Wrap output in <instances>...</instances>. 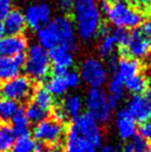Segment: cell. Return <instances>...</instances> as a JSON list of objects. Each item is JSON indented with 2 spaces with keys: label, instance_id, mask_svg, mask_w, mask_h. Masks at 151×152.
<instances>
[{
  "label": "cell",
  "instance_id": "6da1fadb",
  "mask_svg": "<svg viewBox=\"0 0 151 152\" xmlns=\"http://www.w3.org/2000/svg\"><path fill=\"white\" fill-rule=\"evenodd\" d=\"M74 24L83 40H91L97 35L101 25V12L96 0H75Z\"/></svg>",
  "mask_w": 151,
  "mask_h": 152
},
{
  "label": "cell",
  "instance_id": "7a4b0ae2",
  "mask_svg": "<svg viewBox=\"0 0 151 152\" xmlns=\"http://www.w3.org/2000/svg\"><path fill=\"white\" fill-rule=\"evenodd\" d=\"M24 69L30 80L44 81L49 76L51 70V59L49 51L33 44L28 48L26 55V63Z\"/></svg>",
  "mask_w": 151,
  "mask_h": 152
},
{
  "label": "cell",
  "instance_id": "3957f363",
  "mask_svg": "<svg viewBox=\"0 0 151 152\" xmlns=\"http://www.w3.org/2000/svg\"><path fill=\"white\" fill-rule=\"evenodd\" d=\"M108 20L116 28L136 29L143 23L144 17L125 0H117L112 3L107 14Z\"/></svg>",
  "mask_w": 151,
  "mask_h": 152
},
{
  "label": "cell",
  "instance_id": "277c9868",
  "mask_svg": "<svg viewBox=\"0 0 151 152\" xmlns=\"http://www.w3.org/2000/svg\"><path fill=\"white\" fill-rule=\"evenodd\" d=\"M86 104L89 114L99 123H108L112 111L108 104V95L101 88H91L87 93Z\"/></svg>",
  "mask_w": 151,
  "mask_h": 152
},
{
  "label": "cell",
  "instance_id": "5b68a950",
  "mask_svg": "<svg viewBox=\"0 0 151 152\" xmlns=\"http://www.w3.org/2000/svg\"><path fill=\"white\" fill-rule=\"evenodd\" d=\"M80 77L91 88H101L108 81V70L99 59L88 57L81 65Z\"/></svg>",
  "mask_w": 151,
  "mask_h": 152
},
{
  "label": "cell",
  "instance_id": "8992f818",
  "mask_svg": "<svg viewBox=\"0 0 151 152\" xmlns=\"http://www.w3.org/2000/svg\"><path fill=\"white\" fill-rule=\"evenodd\" d=\"M71 126L75 128L81 137L92 144L95 148H101L103 134L98 123L89 113H85L74 119Z\"/></svg>",
  "mask_w": 151,
  "mask_h": 152
},
{
  "label": "cell",
  "instance_id": "52a82bcc",
  "mask_svg": "<svg viewBox=\"0 0 151 152\" xmlns=\"http://www.w3.org/2000/svg\"><path fill=\"white\" fill-rule=\"evenodd\" d=\"M49 28L56 35L59 45L69 47L75 52L76 44V28L74 21L65 15L56 16L49 24Z\"/></svg>",
  "mask_w": 151,
  "mask_h": 152
},
{
  "label": "cell",
  "instance_id": "ba28073f",
  "mask_svg": "<svg viewBox=\"0 0 151 152\" xmlns=\"http://www.w3.org/2000/svg\"><path fill=\"white\" fill-rule=\"evenodd\" d=\"M32 82L27 76H18L2 84L0 93L16 102H25L32 93Z\"/></svg>",
  "mask_w": 151,
  "mask_h": 152
},
{
  "label": "cell",
  "instance_id": "9c48e42d",
  "mask_svg": "<svg viewBox=\"0 0 151 152\" xmlns=\"http://www.w3.org/2000/svg\"><path fill=\"white\" fill-rule=\"evenodd\" d=\"M32 134L38 142L56 145L64 137L65 128L63 124L53 119H46L34 126Z\"/></svg>",
  "mask_w": 151,
  "mask_h": 152
},
{
  "label": "cell",
  "instance_id": "30bf717a",
  "mask_svg": "<svg viewBox=\"0 0 151 152\" xmlns=\"http://www.w3.org/2000/svg\"><path fill=\"white\" fill-rule=\"evenodd\" d=\"M127 57L136 60L147 57L151 52V37L146 35L142 29L136 28L129 32V37L125 47Z\"/></svg>",
  "mask_w": 151,
  "mask_h": 152
},
{
  "label": "cell",
  "instance_id": "8fae6325",
  "mask_svg": "<svg viewBox=\"0 0 151 152\" xmlns=\"http://www.w3.org/2000/svg\"><path fill=\"white\" fill-rule=\"evenodd\" d=\"M26 24L34 30L46 27L52 21V10L46 2H38L29 5L24 12Z\"/></svg>",
  "mask_w": 151,
  "mask_h": 152
},
{
  "label": "cell",
  "instance_id": "7c38bea8",
  "mask_svg": "<svg viewBox=\"0 0 151 152\" xmlns=\"http://www.w3.org/2000/svg\"><path fill=\"white\" fill-rule=\"evenodd\" d=\"M136 123H145L151 119V107L145 96L133 95L127 102L126 109Z\"/></svg>",
  "mask_w": 151,
  "mask_h": 152
},
{
  "label": "cell",
  "instance_id": "4fadbf2b",
  "mask_svg": "<svg viewBox=\"0 0 151 152\" xmlns=\"http://www.w3.org/2000/svg\"><path fill=\"white\" fill-rule=\"evenodd\" d=\"M27 49L28 42L22 35H5L0 40V57H14Z\"/></svg>",
  "mask_w": 151,
  "mask_h": 152
},
{
  "label": "cell",
  "instance_id": "5bb4252c",
  "mask_svg": "<svg viewBox=\"0 0 151 152\" xmlns=\"http://www.w3.org/2000/svg\"><path fill=\"white\" fill-rule=\"evenodd\" d=\"M2 23L7 35H21L27 26L24 12L20 10H12Z\"/></svg>",
  "mask_w": 151,
  "mask_h": 152
},
{
  "label": "cell",
  "instance_id": "9a60e30c",
  "mask_svg": "<svg viewBox=\"0 0 151 152\" xmlns=\"http://www.w3.org/2000/svg\"><path fill=\"white\" fill-rule=\"evenodd\" d=\"M116 126L119 137L122 140H128L133 138L137 132V123L125 109L119 110L117 113Z\"/></svg>",
  "mask_w": 151,
  "mask_h": 152
},
{
  "label": "cell",
  "instance_id": "2e32d148",
  "mask_svg": "<svg viewBox=\"0 0 151 152\" xmlns=\"http://www.w3.org/2000/svg\"><path fill=\"white\" fill-rule=\"evenodd\" d=\"M49 55H50L51 62L54 64V66L64 68L67 70L73 66L74 61H75L74 51L69 47L62 46V45H59L56 48L49 51Z\"/></svg>",
  "mask_w": 151,
  "mask_h": 152
},
{
  "label": "cell",
  "instance_id": "e0dca14e",
  "mask_svg": "<svg viewBox=\"0 0 151 152\" xmlns=\"http://www.w3.org/2000/svg\"><path fill=\"white\" fill-rule=\"evenodd\" d=\"M64 152H96V148L81 137L75 128L69 126Z\"/></svg>",
  "mask_w": 151,
  "mask_h": 152
},
{
  "label": "cell",
  "instance_id": "ac0fdd59",
  "mask_svg": "<svg viewBox=\"0 0 151 152\" xmlns=\"http://www.w3.org/2000/svg\"><path fill=\"white\" fill-rule=\"evenodd\" d=\"M140 69H141V64L139 60H136L131 57H122L121 59H119L118 66H117V70L115 74L125 80L129 77L138 75Z\"/></svg>",
  "mask_w": 151,
  "mask_h": 152
},
{
  "label": "cell",
  "instance_id": "d6986e66",
  "mask_svg": "<svg viewBox=\"0 0 151 152\" xmlns=\"http://www.w3.org/2000/svg\"><path fill=\"white\" fill-rule=\"evenodd\" d=\"M21 67L12 57H0V82L4 83L16 78L20 74Z\"/></svg>",
  "mask_w": 151,
  "mask_h": 152
},
{
  "label": "cell",
  "instance_id": "ffe728a7",
  "mask_svg": "<svg viewBox=\"0 0 151 152\" xmlns=\"http://www.w3.org/2000/svg\"><path fill=\"white\" fill-rule=\"evenodd\" d=\"M10 121L12 123V127L17 137L29 136L30 134V122L27 119L23 108L18 109L17 113Z\"/></svg>",
  "mask_w": 151,
  "mask_h": 152
},
{
  "label": "cell",
  "instance_id": "44dd1931",
  "mask_svg": "<svg viewBox=\"0 0 151 152\" xmlns=\"http://www.w3.org/2000/svg\"><path fill=\"white\" fill-rule=\"evenodd\" d=\"M148 82L143 75H135L124 80V89L133 95H141L147 90Z\"/></svg>",
  "mask_w": 151,
  "mask_h": 152
},
{
  "label": "cell",
  "instance_id": "7402d4cb",
  "mask_svg": "<svg viewBox=\"0 0 151 152\" xmlns=\"http://www.w3.org/2000/svg\"><path fill=\"white\" fill-rule=\"evenodd\" d=\"M17 136L14 129L7 123L0 125V152H10L12 149Z\"/></svg>",
  "mask_w": 151,
  "mask_h": 152
},
{
  "label": "cell",
  "instance_id": "603a6c76",
  "mask_svg": "<svg viewBox=\"0 0 151 152\" xmlns=\"http://www.w3.org/2000/svg\"><path fill=\"white\" fill-rule=\"evenodd\" d=\"M37 44L47 51H51L52 49L59 46V42L57 39L54 32L49 28V26L42 27L36 32Z\"/></svg>",
  "mask_w": 151,
  "mask_h": 152
},
{
  "label": "cell",
  "instance_id": "cb8c5ba5",
  "mask_svg": "<svg viewBox=\"0 0 151 152\" xmlns=\"http://www.w3.org/2000/svg\"><path fill=\"white\" fill-rule=\"evenodd\" d=\"M33 102L42 110L49 112L53 108L54 98L44 87H38L33 92Z\"/></svg>",
  "mask_w": 151,
  "mask_h": 152
},
{
  "label": "cell",
  "instance_id": "d4e9b609",
  "mask_svg": "<svg viewBox=\"0 0 151 152\" xmlns=\"http://www.w3.org/2000/svg\"><path fill=\"white\" fill-rule=\"evenodd\" d=\"M63 109H64L65 113L67 114V116L71 117V118H77V117L80 116V113L82 111L83 104L82 99L79 95L77 94H71L69 95L64 100V104H63Z\"/></svg>",
  "mask_w": 151,
  "mask_h": 152
},
{
  "label": "cell",
  "instance_id": "484cf974",
  "mask_svg": "<svg viewBox=\"0 0 151 152\" xmlns=\"http://www.w3.org/2000/svg\"><path fill=\"white\" fill-rule=\"evenodd\" d=\"M44 88L49 91V93L52 96L53 95L62 96L66 93L69 87H67V84H66V82H65L64 77L53 76L52 78L47 82Z\"/></svg>",
  "mask_w": 151,
  "mask_h": 152
},
{
  "label": "cell",
  "instance_id": "4316f807",
  "mask_svg": "<svg viewBox=\"0 0 151 152\" xmlns=\"http://www.w3.org/2000/svg\"><path fill=\"white\" fill-rule=\"evenodd\" d=\"M19 108L20 107L18 102L7 98H1L0 99V121L3 123L10 121Z\"/></svg>",
  "mask_w": 151,
  "mask_h": 152
},
{
  "label": "cell",
  "instance_id": "83f0119b",
  "mask_svg": "<svg viewBox=\"0 0 151 152\" xmlns=\"http://www.w3.org/2000/svg\"><path fill=\"white\" fill-rule=\"evenodd\" d=\"M25 115H26L27 119L31 123H39V122L46 120L49 116V112L42 110V108H39L38 106L34 104V102H31L25 109Z\"/></svg>",
  "mask_w": 151,
  "mask_h": 152
},
{
  "label": "cell",
  "instance_id": "f1b7e54d",
  "mask_svg": "<svg viewBox=\"0 0 151 152\" xmlns=\"http://www.w3.org/2000/svg\"><path fill=\"white\" fill-rule=\"evenodd\" d=\"M109 90H110V93H111L110 95L113 96L115 99L118 100V102H121V100L124 98V95H125L124 80H123L120 76L115 74L109 83Z\"/></svg>",
  "mask_w": 151,
  "mask_h": 152
},
{
  "label": "cell",
  "instance_id": "f546056e",
  "mask_svg": "<svg viewBox=\"0 0 151 152\" xmlns=\"http://www.w3.org/2000/svg\"><path fill=\"white\" fill-rule=\"evenodd\" d=\"M35 144H36V142L30 134L29 136L17 137L16 142H15L10 152H34Z\"/></svg>",
  "mask_w": 151,
  "mask_h": 152
},
{
  "label": "cell",
  "instance_id": "4dcf8cb0",
  "mask_svg": "<svg viewBox=\"0 0 151 152\" xmlns=\"http://www.w3.org/2000/svg\"><path fill=\"white\" fill-rule=\"evenodd\" d=\"M116 45L117 44L115 42V38L112 34L106 36V37H103L98 46V54L103 58H109L113 54Z\"/></svg>",
  "mask_w": 151,
  "mask_h": 152
},
{
  "label": "cell",
  "instance_id": "1f68e13d",
  "mask_svg": "<svg viewBox=\"0 0 151 152\" xmlns=\"http://www.w3.org/2000/svg\"><path fill=\"white\" fill-rule=\"evenodd\" d=\"M131 146L133 148V152H148V149H149L148 142L141 134H135L133 137Z\"/></svg>",
  "mask_w": 151,
  "mask_h": 152
},
{
  "label": "cell",
  "instance_id": "d6a6232c",
  "mask_svg": "<svg viewBox=\"0 0 151 152\" xmlns=\"http://www.w3.org/2000/svg\"><path fill=\"white\" fill-rule=\"evenodd\" d=\"M113 37L115 38V42L117 45L121 46V48H125L128 42L129 31L124 28H116L113 32Z\"/></svg>",
  "mask_w": 151,
  "mask_h": 152
},
{
  "label": "cell",
  "instance_id": "836d02e7",
  "mask_svg": "<svg viewBox=\"0 0 151 152\" xmlns=\"http://www.w3.org/2000/svg\"><path fill=\"white\" fill-rule=\"evenodd\" d=\"M64 79L69 88H77L81 83L80 74L76 70H69L64 76Z\"/></svg>",
  "mask_w": 151,
  "mask_h": 152
},
{
  "label": "cell",
  "instance_id": "e575fe53",
  "mask_svg": "<svg viewBox=\"0 0 151 152\" xmlns=\"http://www.w3.org/2000/svg\"><path fill=\"white\" fill-rule=\"evenodd\" d=\"M67 119H69V116H67V114L65 113L64 109L62 107L54 108V110H53V120L63 124L64 122L67 121Z\"/></svg>",
  "mask_w": 151,
  "mask_h": 152
},
{
  "label": "cell",
  "instance_id": "d590c367",
  "mask_svg": "<svg viewBox=\"0 0 151 152\" xmlns=\"http://www.w3.org/2000/svg\"><path fill=\"white\" fill-rule=\"evenodd\" d=\"M12 10V0H0V22H3Z\"/></svg>",
  "mask_w": 151,
  "mask_h": 152
},
{
  "label": "cell",
  "instance_id": "8d00e7d4",
  "mask_svg": "<svg viewBox=\"0 0 151 152\" xmlns=\"http://www.w3.org/2000/svg\"><path fill=\"white\" fill-rule=\"evenodd\" d=\"M140 134L147 142H151V119L143 123L140 127Z\"/></svg>",
  "mask_w": 151,
  "mask_h": 152
},
{
  "label": "cell",
  "instance_id": "74e56055",
  "mask_svg": "<svg viewBox=\"0 0 151 152\" xmlns=\"http://www.w3.org/2000/svg\"><path fill=\"white\" fill-rule=\"evenodd\" d=\"M58 5L62 12H69L73 10L75 5V0H58Z\"/></svg>",
  "mask_w": 151,
  "mask_h": 152
},
{
  "label": "cell",
  "instance_id": "f35d334b",
  "mask_svg": "<svg viewBox=\"0 0 151 152\" xmlns=\"http://www.w3.org/2000/svg\"><path fill=\"white\" fill-rule=\"evenodd\" d=\"M118 61L119 59L117 58V56L115 55H111V56L108 58V67L110 68L112 72H116L117 70V66H118Z\"/></svg>",
  "mask_w": 151,
  "mask_h": 152
},
{
  "label": "cell",
  "instance_id": "ab89813d",
  "mask_svg": "<svg viewBox=\"0 0 151 152\" xmlns=\"http://www.w3.org/2000/svg\"><path fill=\"white\" fill-rule=\"evenodd\" d=\"M99 152H120V147H119V145L107 144L101 146Z\"/></svg>",
  "mask_w": 151,
  "mask_h": 152
},
{
  "label": "cell",
  "instance_id": "60d3db41",
  "mask_svg": "<svg viewBox=\"0 0 151 152\" xmlns=\"http://www.w3.org/2000/svg\"><path fill=\"white\" fill-rule=\"evenodd\" d=\"M12 58H14L15 62H16V63L18 64L21 68L24 67L25 63H26V54H25V53L18 54V55H16V56L12 57Z\"/></svg>",
  "mask_w": 151,
  "mask_h": 152
},
{
  "label": "cell",
  "instance_id": "b9f144b4",
  "mask_svg": "<svg viewBox=\"0 0 151 152\" xmlns=\"http://www.w3.org/2000/svg\"><path fill=\"white\" fill-rule=\"evenodd\" d=\"M98 5H99V10H101V12H105V14L107 15L108 12L110 10V8H111L112 3L109 1V0H101V3H99Z\"/></svg>",
  "mask_w": 151,
  "mask_h": 152
},
{
  "label": "cell",
  "instance_id": "7bdbcfd3",
  "mask_svg": "<svg viewBox=\"0 0 151 152\" xmlns=\"http://www.w3.org/2000/svg\"><path fill=\"white\" fill-rule=\"evenodd\" d=\"M110 31L111 30H110L109 26H107V25H101L98 31H97V35H98L101 38L106 37V36L110 35Z\"/></svg>",
  "mask_w": 151,
  "mask_h": 152
},
{
  "label": "cell",
  "instance_id": "ee69618b",
  "mask_svg": "<svg viewBox=\"0 0 151 152\" xmlns=\"http://www.w3.org/2000/svg\"><path fill=\"white\" fill-rule=\"evenodd\" d=\"M136 2L142 10H150L151 8V0H136Z\"/></svg>",
  "mask_w": 151,
  "mask_h": 152
},
{
  "label": "cell",
  "instance_id": "f6af8a7d",
  "mask_svg": "<svg viewBox=\"0 0 151 152\" xmlns=\"http://www.w3.org/2000/svg\"><path fill=\"white\" fill-rule=\"evenodd\" d=\"M108 104H109V107H110V109H111V111L113 112V111H115L117 109L119 102H118V100H117V99H115L113 96L109 95V96H108Z\"/></svg>",
  "mask_w": 151,
  "mask_h": 152
},
{
  "label": "cell",
  "instance_id": "bcb514c9",
  "mask_svg": "<svg viewBox=\"0 0 151 152\" xmlns=\"http://www.w3.org/2000/svg\"><path fill=\"white\" fill-rule=\"evenodd\" d=\"M142 31H143L146 35H148L149 37H151V19L150 20H147L145 23H144Z\"/></svg>",
  "mask_w": 151,
  "mask_h": 152
},
{
  "label": "cell",
  "instance_id": "7dc6e473",
  "mask_svg": "<svg viewBox=\"0 0 151 152\" xmlns=\"http://www.w3.org/2000/svg\"><path fill=\"white\" fill-rule=\"evenodd\" d=\"M5 29H4V26H3V23L0 22V40L5 36Z\"/></svg>",
  "mask_w": 151,
  "mask_h": 152
},
{
  "label": "cell",
  "instance_id": "c3c4849f",
  "mask_svg": "<svg viewBox=\"0 0 151 152\" xmlns=\"http://www.w3.org/2000/svg\"><path fill=\"white\" fill-rule=\"evenodd\" d=\"M145 98L147 99V102H148V104H150V107H151V89H148L147 92H146V96H145Z\"/></svg>",
  "mask_w": 151,
  "mask_h": 152
},
{
  "label": "cell",
  "instance_id": "681fc988",
  "mask_svg": "<svg viewBox=\"0 0 151 152\" xmlns=\"http://www.w3.org/2000/svg\"><path fill=\"white\" fill-rule=\"evenodd\" d=\"M122 152H133V148H131V144H127L126 146L123 148Z\"/></svg>",
  "mask_w": 151,
  "mask_h": 152
},
{
  "label": "cell",
  "instance_id": "f907efd6",
  "mask_svg": "<svg viewBox=\"0 0 151 152\" xmlns=\"http://www.w3.org/2000/svg\"><path fill=\"white\" fill-rule=\"evenodd\" d=\"M148 152H151V146H149V149H148Z\"/></svg>",
  "mask_w": 151,
  "mask_h": 152
},
{
  "label": "cell",
  "instance_id": "816d5d0a",
  "mask_svg": "<svg viewBox=\"0 0 151 152\" xmlns=\"http://www.w3.org/2000/svg\"><path fill=\"white\" fill-rule=\"evenodd\" d=\"M150 83H151V77H150Z\"/></svg>",
  "mask_w": 151,
  "mask_h": 152
},
{
  "label": "cell",
  "instance_id": "f5cc1de1",
  "mask_svg": "<svg viewBox=\"0 0 151 152\" xmlns=\"http://www.w3.org/2000/svg\"><path fill=\"white\" fill-rule=\"evenodd\" d=\"M150 56H151V52H150Z\"/></svg>",
  "mask_w": 151,
  "mask_h": 152
}]
</instances>
